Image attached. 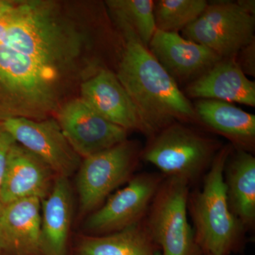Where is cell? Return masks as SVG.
<instances>
[{"label": "cell", "instance_id": "1", "mask_svg": "<svg viewBox=\"0 0 255 255\" xmlns=\"http://www.w3.org/2000/svg\"><path fill=\"white\" fill-rule=\"evenodd\" d=\"M118 23L125 46L116 75L136 108L144 134L152 137L176 121L195 118V109L176 80L131 28Z\"/></svg>", "mask_w": 255, "mask_h": 255}, {"label": "cell", "instance_id": "2", "mask_svg": "<svg viewBox=\"0 0 255 255\" xmlns=\"http://www.w3.org/2000/svg\"><path fill=\"white\" fill-rule=\"evenodd\" d=\"M70 68L0 43V122L46 119V114L60 108V88Z\"/></svg>", "mask_w": 255, "mask_h": 255}, {"label": "cell", "instance_id": "3", "mask_svg": "<svg viewBox=\"0 0 255 255\" xmlns=\"http://www.w3.org/2000/svg\"><path fill=\"white\" fill-rule=\"evenodd\" d=\"M0 43L23 54L71 68L81 51V36L54 3L18 1L0 20Z\"/></svg>", "mask_w": 255, "mask_h": 255}, {"label": "cell", "instance_id": "4", "mask_svg": "<svg viewBox=\"0 0 255 255\" xmlns=\"http://www.w3.org/2000/svg\"><path fill=\"white\" fill-rule=\"evenodd\" d=\"M231 150L228 145L218 151L202 189L188 199L187 209L202 255H231L244 247L246 229L230 209L225 184V167Z\"/></svg>", "mask_w": 255, "mask_h": 255}, {"label": "cell", "instance_id": "5", "mask_svg": "<svg viewBox=\"0 0 255 255\" xmlns=\"http://www.w3.org/2000/svg\"><path fill=\"white\" fill-rule=\"evenodd\" d=\"M142 158L155 165L164 177L190 184L208 171L218 152L212 140L182 124H170L151 137Z\"/></svg>", "mask_w": 255, "mask_h": 255}, {"label": "cell", "instance_id": "6", "mask_svg": "<svg viewBox=\"0 0 255 255\" xmlns=\"http://www.w3.org/2000/svg\"><path fill=\"white\" fill-rule=\"evenodd\" d=\"M189 185L164 178L146 215V226L162 255H202L188 221Z\"/></svg>", "mask_w": 255, "mask_h": 255}, {"label": "cell", "instance_id": "7", "mask_svg": "<svg viewBox=\"0 0 255 255\" xmlns=\"http://www.w3.org/2000/svg\"><path fill=\"white\" fill-rule=\"evenodd\" d=\"M255 15L237 1H218L207 7L195 21L183 29V37L207 47L216 54L233 56L255 41Z\"/></svg>", "mask_w": 255, "mask_h": 255}, {"label": "cell", "instance_id": "8", "mask_svg": "<svg viewBox=\"0 0 255 255\" xmlns=\"http://www.w3.org/2000/svg\"><path fill=\"white\" fill-rule=\"evenodd\" d=\"M137 157L136 145L126 140L84 158L77 177L82 214L95 211L114 189L131 179Z\"/></svg>", "mask_w": 255, "mask_h": 255}, {"label": "cell", "instance_id": "9", "mask_svg": "<svg viewBox=\"0 0 255 255\" xmlns=\"http://www.w3.org/2000/svg\"><path fill=\"white\" fill-rule=\"evenodd\" d=\"M162 174L142 173L132 177L125 187L109 198L107 202L87 219L89 232L102 236L118 232L145 219L159 186Z\"/></svg>", "mask_w": 255, "mask_h": 255}, {"label": "cell", "instance_id": "10", "mask_svg": "<svg viewBox=\"0 0 255 255\" xmlns=\"http://www.w3.org/2000/svg\"><path fill=\"white\" fill-rule=\"evenodd\" d=\"M56 121L70 146L83 158L127 140V130L104 118L81 97L60 106Z\"/></svg>", "mask_w": 255, "mask_h": 255}, {"label": "cell", "instance_id": "11", "mask_svg": "<svg viewBox=\"0 0 255 255\" xmlns=\"http://www.w3.org/2000/svg\"><path fill=\"white\" fill-rule=\"evenodd\" d=\"M18 144L41 159L55 175L68 178L81 164L56 119L12 118L0 122Z\"/></svg>", "mask_w": 255, "mask_h": 255}, {"label": "cell", "instance_id": "12", "mask_svg": "<svg viewBox=\"0 0 255 255\" xmlns=\"http://www.w3.org/2000/svg\"><path fill=\"white\" fill-rule=\"evenodd\" d=\"M55 175L46 162L15 142L6 159L1 192L3 204L5 206L28 198L43 200L51 190Z\"/></svg>", "mask_w": 255, "mask_h": 255}, {"label": "cell", "instance_id": "13", "mask_svg": "<svg viewBox=\"0 0 255 255\" xmlns=\"http://www.w3.org/2000/svg\"><path fill=\"white\" fill-rule=\"evenodd\" d=\"M81 98L104 118L125 130L143 132L140 117L133 102L115 74L101 70L82 82Z\"/></svg>", "mask_w": 255, "mask_h": 255}, {"label": "cell", "instance_id": "14", "mask_svg": "<svg viewBox=\"0 0 255 255\" xmlns=\"http://www.w3.org/2000/svg\"><path fill=\"white\" fill-rule=\"evenodd\" d=\"M41 201L28 198L4 206L0 216L3 255H37L41 251Z\"/></svg>", "mask_w": 255, "mask_h": 255}, {"label": "cell", "instance_id": "15", "mask_svg": "<svg viewBox=\"0 0 255 255\" xmlns=\"http://www.w3.org/2000/svg\"><path fill=\"white\" fill-rule=\"evenodd\" d=\"M147 48L175 80L207 71L222 59L207 47L189 41L178 33L159 30H156Z\"/></svg>", "mask_w": 255, "mask_h": 255}, {"label": "cell", "instance_id": "16", "mask_svg": "<svg viewBox=\"0 0 255 255\" xmlns=\"http://www.w3.org/2000/svg\"><path fill=\"white\" fill-rule=\"evenodd\" d=\"M187 92L190 97L201 100L255 106V83L247 78L234 60H220L191 83Z\"/></svg>", "mask_w": 255, "mask_h": 255}, {"label": "cell", "instance_id": "17", "mask_svg": "<svg viewBox=\"0 0 255 255\" xmlns=\"http://www.w3.org/2000/svg\"><path fill=\"white\" fill-rule=\"evenodd\" d=\"M73 210L68 178L56 176L49 194L41 201L42 254L65 255Z\"/></svg>", "mask_w": 255, "mask_h": 255}, {"label": "cell", "instance_id": "18", "mask_svg": "<svg viewBox=\"0 0 255 255\" xmlns=\"http://www.w3.org/2000/svg\"><path fill=\"white\" fill-rule=\"evenodd\" d=\"M230 209L246 231L255 225V157L238 150L228 157L224 170Z\"/></svg>", "mask_w": 255, "mask_h": 255}, {"label": "cell", "instance_id": "19", "mask_svg": "<svg viewBox=\"0 0 255 255\" xmlns=\"http://www.w3.org/2000/svg\"><path fill=\"white\" fill-rule=\"evenodd\" d=\"M196 114L207 127L228 137L239 150L249 152L255 141V116L229 102L201 100Z\"/></svg>", "mask_w": 255, "mask_h": 255}, {"label": "cell", "instance_id": "20", "mask_svg": "<svg viewBox=\"0 0 255 255\" xmlns=\"http://www.w3.org/2000/svg\"><path fill=\"white\" fill-rule=\"evenodd\" d=\"M159 248L145 219L118 232L86 236L80 242L78 255H157Z\"/></svg>", "mask_w": 255, "mask_h": 255}, {"label": "cell", "instance_id": "21", "mask_svg": "<svg viewBox=\"0 0 255 255\" xmlns=\"http://www.w3.org/2000/svg\"><path fill=\"white\" fill-rule=\"evenodd\" d=\"M107 4L116 15L117 21L131 28L145 47L157 30L152 0H111Z\"/></svg>", "mask_w": 255, "mask_h": 255}, {"label": "cell", "instance_id": "22", "mask_svg": "<svg viewBox=\"0 0 255 255\" xmlns=\"http://www.w3.org/2000/svg\"><path fill=\"white\" fill-rule=\"evenodd\" d=\"M208 4L205 0H160L154 6L156 28L177 33L195 21Z\"/></svg>", "mask_w": 255, "mask_h": 255}, {"label": "cell", "instance_id": "23", "mask_svg": "<svg viewBox=\"0 0 255 255\" xmlns=\"http://www.w3.org/2000/svg\"><path fill=\"white\" fill-rule=\"evenodd\" d=\"M15 142L16 141L10 135L9 132L3 127L2 124L0 123V216L4 209L2 199H1V192H2L3 181H4L6 159H7L10 148Z\"/></svg>", "mask_w": 255, "mask_h": 255}, {"label": "cell", "instance_id": "24", "mask_svg": "<svg viewBox=\"0 0 255 255\" xmlns=\"http://www.w3.org/2000/svg\"><path fill=\"white\" fill-rule=\"evenodd\" d=\"M255 41L252 42L244 48L242 51V65L241 68L245 74L255 76Z\"/></svg>", "mask_w": 255, "mask_h": 255}, {"label": "cell", "instance_id": "25", "mask_svg": "<svg viewBox=\"0 0 255 255\" xmlns=\"http://www.w3.org/2000/svg\"><path fill=\"white\" fill-rule=\"evenodd\" d=\"M18 1H9V0H0V20L9 14L16 4Z\"/></svg>", "mask_w": 255, "mask_h": 255}, {"label": "cell", "instance_id": "26", "mask_svg": "<svg viewBox=\"0 0 255 255\" xmlns=\"http://www.w3.org/2000/svg\"><path fill=\"white\" fill-rule=\"evenodd\" d=\"M241 7L249 14L255 15V0H240L237 1Z\"/></svg>", "mask_w": 255, "mask_h": 255}, {"label": "cell", "instance_id": "27", "mask_svg": "<svg viewBox=\"0 0 255 255\" xmlns=\"http://www.w3.org/2000/svg\"><path fill=\"white\" fill-rule=\"evenodd\" d=\"M0 255H3L2 253H1V250H0Z\"/></svg>", "mask_w": 255, "mask_h": 255}]
</instances>
